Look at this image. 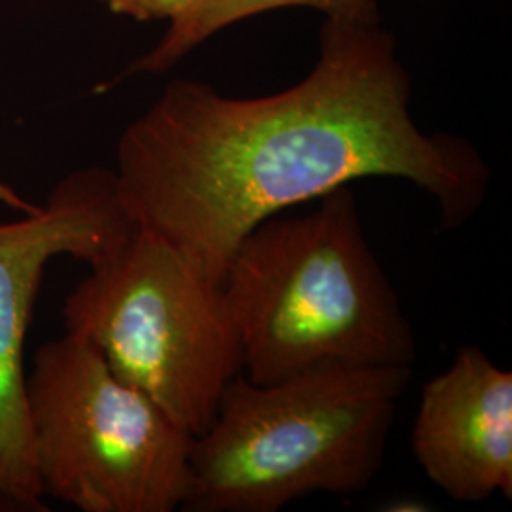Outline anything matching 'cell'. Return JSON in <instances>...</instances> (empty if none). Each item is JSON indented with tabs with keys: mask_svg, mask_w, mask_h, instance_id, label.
<instances>
[{
	"mask_svg": "<svg viewBox=\"0 0 512 512\" xmlns=\"http://www.w3.org/2000/svg\"><path fill=\"white\" fill-rule=\"evenodd\" d=\"M61 313L67 332L88 340L190 437L209 427L224 387L243 370L222 285L143 228L90 266Z\"/></svg>",
	"mask_w": 512,
	"mask_h": 512,
	"instance_id": "obj_4",
	"label": "cell"
},
{
	"mask_svg": "<svg viewBox=\"0 0 512 512\" xmlns=\"http://www.w3.org/2000/svg\"><path fill=\"white\" fill-rule=\"evenodd\" d=\"M291 6L315 8L327 18H365L378 14L374 0H198L183 16L171 21L169 31L154 50L135 59L128 71L114 82L133 74L165 73L175 67L184 55L190 54L196 46L224 27L241 19L253 18L256 14ZM109 86H103V90Z\"/></svg>",
	"mask_w": 512,
	"mask_h": 512,
	"instance_id": "obj_8",
	"label": "cell"
},
{
	"mask_svg": "<svg viewBox=\"0 0 512 512\" xmlns=\"http://www.w3.org/2000/svg\"><path fill=\"white\" fill-rule=\"evenodd\" d=\"M0 205L12 209L16 213H21V215H31L40 209L38 203L27 202L10 184H6L4 181H0Z\"/></svg>",
	"mask_w": 512,
	"mask_h": 512,
	"instance_id": "obj_10",
	"label": "cell"
},
{
	"mask_svg": "<svg viewBox=\"0 0 512 512\" xmlns=\"http://www.w3.org/2000/svg\"><path fill=\"white\" fill-rule=\"evenodd\" d=\"M114 169L84 167L37 213L0 222V512H48L31 446L23 344L44 272L57 256L93 266L135 232Z\"/></svg>",
	"mask_w": 512,
	"mask_h": 512,
	"instance_id": "obj_6",
	"label": "cell"
},
{
	"mask_svg": "<svg viewBox=\"0 0 512 512\" xmlns=\"http://www.w3.org/2000/svg\"><path fill=\"white\" fill-rule=\"evenodd\" d=\"M42 492L82 512H173L192 439L101 353L67 332L40 346L25 376Z\"/></svg>",
	"mask_w": 512,
	"mask_h": 512,
	"instance_id": "obj_5",
	"label": "cell"
},
{
	"mask_svg": "<svg viewBox=\"0 0 512 512\" xmlns=\"http://www.w3.org/2000/svg\"><path fill=\"white\" fill-rule=\"evenodd\" d=\"M300 217L275 215L239 241L222 277L243 370L274 384L313 366L412 365L416 336L340 186Z\"/></svg>",
	"mask_w": 512,
	"mask_h": 512,
	"instance_id": "obj_2",
	"label": "cell"
},
{
	"mask_svg": "<svg viewBox=\"0 0 512 512\" xmlns=\"http://www.w3.org/2000/svg\"><path fill=\"white\" fill-rule=\"evenodd\" d=\"M410 380L412 365L330 363L274 384L238 374L192 439L181 509L277 512L317 492H363Z\"/></svg>",
	"mask_w": 512,
	"mask_h": 512,
	"instance_id": "obj_3",
	"label": "cell"
},
{
	"mask_svg": "<svg viewBox=\"0 0 512 512\" xmlns=\"http://www.w3.org/2000/svg\"><path fill=\"white\" fill-rule=\"evenodd\" d=\"M319 38L313 71L293 88L238 99L173 80L118 141L129 219L215 283L260 222L357 179L418 186L444 230L475 219L486 200L490 167L475 145L414 122L412 80L378 14L327 18Z\"/></svg>",
	"mask_w": 512,
	"mask_h": 512,
	"instance_id": "obj_1",
	"label": "cell"
},
{
	"mask_svg": "<svg viewBox=\"0 0 512 512\" xmlns=\"http://www.w3.org/2000/svg\"><path fill=\"white\" fill-rule=\"evenodd\" d=\"M114 14L137 21L169 19L173 21L188 12L198 0H103Z\"/></svg>",
	"mask_w": 512,
	"mask_h": 512,
	"instance_id": "obj_9",
	"label": "cell"
},
{
	"mask_svg": "<svg viewBox=\"0 0 512 512\" xmlns=\"http://www.w3.org/2000/svg\"><path fill=\"white\" fill-rule=\"evenodd\" d=\"M412 452L459 503L512 497V374L478 348L459 349L421 389Z\"/></svg>",
	"mask_w": 512,
	"mask_h": 512,
	"instance_id": "obj_7",
	"label": "cell"
}]
</instances>
